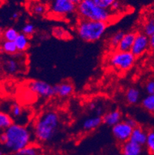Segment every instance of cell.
I'll return each instance as SVG.
<instances>
[{
    "instance_id": "74e56055",
    "label": "cell",
    "mask_w": 154,
    "mask_h": 155,
    "mask_svg": "<svg viewBox=\"0 0 154 155\" xmlns=\"http://www.w3.org/2000/svg\"><path fill=\"white\" fill-rule=\"evenodd\" d=\"M37 1H41V2H46V3H47V2H50L51 1H52V0H37Z\"/></svg>"
},
{
    "instance_id": "d6986e66",
    "label": "cell",
    "mask_w": 154,
    "mask_h": 155,
    "mask_svg": "<svg viewBox=\"0 0 154 155\" xmlns=\"http://www.w3.org/2000/svg\"><path fill=\"white\" fill-rule=\"evenodd\" d=\"M124 34H125V32L123 31L119 30L117 32H114L113 34L111 35V36L109 38L108 45L113 51L117 50V47H118L119 44L122 40Z\"/></svg>"
},
{
    "instance_id": "ac0fdd59",
    "label": "cell",
    "mask_w": 154,
    "mask_h": 155,
    "mask_svg": "<svg viewBox=\"0 0 154 155\" xmlns=\"http://www.w3.org/2000/svg\"><path fill=\"white\" fill-rule=\"evenodd\" d=\"M18 52H24L27 50L29 46V38L23 33H19L15 41Z\"/></svg>"
},
{
    "instance_id": "603a6c76",
    "label": "cell",
    "mask_w": 154,
    "mask_h": 155,
    "mask_svg": "<svg viewBox=\"0 0 154 155\" xmlns=\"http://www.w3.org/2000/svg\"><path fill=\"white\" fill-rule=\"evenodd\" d=\"M1 50L3 53L9 55H14L18 52L16 46L14 41H8L4 40L1 44Z\"/></svg>"
},
{
    "instance_id": "7bdbcfd3",
    "label": "cell",
    "mask_w": 154,
    "mask_h": 155,
    "mask_svg": "<svg viewBox=\"0 0 154 155\" xmlns=\"http://www.w3.org/2000/svg\"><path fill=\"white\" fill-rule=\"evenodd\" d=\"M114 155H120V154H114ZM121 155H122V154H121Z\"/></svg>"
},
{
    "instance_id": "d590c367",
    "label": "cell",
    "mask_w": 154,
    "mask_h": 155,
    "mask_svg": "<svg viewBox=\"0 0 154 155\" xmlns=\"http://www.w3.org/2000/svg\"><path fill=\"white\" fill-rule=\"evenodd\" d=\"M19 14L18 12H15L12 13V19H14V20H16V19H18V18H19Z\"/></svg>"
},
{
    "instance_id": "30bf717a",
    "label": "cell",
    "mask_w": 154,
    "mask_h": 155,
    "mask_svg": "<svg viewBox=\"0 0 154 155\" xmlns=\"http://www.w3.org/2000/svg\"><path fill=\"white\" fill-rule=\"evenodd\" d=\"M29 11L32 15L42 17L49 12V5L46 2L37 1V0H31L29 5Z\"/></svg>"
},
{
    "instance_id": "8d00e7d4",
    "label": "cell",
    "mask_w": 154,
    "mask_h": 155,
    "mask_svg": "<svg viewBox=\"0 0 154 155\" xmlns=\"http://www.w3.org/2000/svg\"><path fill=\"white\" fill-rule=\"evenodd\" d=\"M70 1L73 2L74 4H76V5H78V4L81 2L82 0H70Z\"/></svg>"
},
{
    "instance_id": "3957f363",
    "label": "cell",
    "mask_w": 154,
    "mask_h": 155,
    "mask_svg": "<svg viewBox=\"0 0 154 155\" xmlns=\"http://www.w3.org/2000/svg\"><path fill=\"white\" fill-rule=\"evenodd\" d=\"M76 13L80 19L100 21L107 23L111 22L114 16L110 9L102 8L93 0H82L77 5Z\"/></svg>"
},
{
    "instance_id": "52a82bcc",
    "label": "cell",
    "mask_w": 154,
    "mask_h": 155,
    "mask_svg": "<svg viewBox=\"0 0 154 155\" xmlns=\"http://www.w3.org/2000/svg\"><path fill=\"white\" fill-rule=\"evenodd\" d=\"M28 88L32 94L44 99H48L55 96L54 86L43 80H32L28 84Z\"/></svg>"
},
{
    "instance_id": "f1b7e54d",
    "label": "cell",
    "mask_w": 154,
    "mask_h": 155,
    "mask_svg": "<svg viewBox=\"0 0 154 155\" xmlns=\"http://www.w3.org/2000/svg\"><path fill=\"white\" fill-rule=\"evenodd\" d=\"M36 32V26L32 22H27L22 27V33L28 36H32Z\"/></svg>"
},
{
    "instance_id": "ffe728a7",
    "label": "cell",
    "mask_w": 154,
    "mask_h": 155,
    "mask_svg": "<svg viewBox=\"0 0 154 155\" xmlns=\"http://www.w3.org/2000/svg\"><path fill=\"white\" fill-rule=\"evenodd\" d=\"M4 69L5 71L8 74H15L19 72L20 69V64L19 61L15 59L10 58L7 60L4 63Z\"/></svg>"
},
{
    "instance_id": "7a4b0ae2",
    "label": "cell",
    "mask_w": 154,
    "mask_h": 155,
    "mask_svg": "<svg viewBox=\"0 0 154 155\" xmlns=\"http://www.w3.org/2000/svg\"><path fill=\"white\" fill-rule=\"evenodd\" d=\"M61 125L59 113L49 110L40 114L33 125V135L40 143H47L53 140Z\"/></svg>"
},
{
    "instance_id": "ba28073f",
    "label": "cell",
    "mask_w": 154,
    "mask_h": 155,
    "mask_svg": "<svg viewBox=\"0 0 154 155\" xmlns=\"http://www.w3.org/2000/svg\"><path fill=\"white\" fill-rule=\"evenodd\" d=\"M149 50V39L142 32H137L130 52L136 56L144 55Z\"/></svg>"
},
{
    "instance_id": "ee69618b",
    "label": "cell",
    "mask_w": 154,
    "mask_h": 155,
    "mask_svg": "<svg viewBox=\"0 0 154 155\" xmlns=\"http://www.w3.org/2000/svg\"><path fill=\"white\" fill-rule=\"evenodd\" d=\"M0 60H1V56H0Z\"/></svg>"
},
{
    "instance_id": "7c38bea8",
    "label": "cell",
    "mask_w": 154,
    "mask_h": 155,
    "mask_svg": "<svg viewBox=\"0 0 154 155\" xmlns=\"http://www.w3.org/2000/svg\"><path fill=\"white\" fill-rule=\"evenodd\" d=\"M122 118L123 115L120 111L119 110H113L104 114L103 117V122L107 126L113 127L122 121Z\"/></svg>"
},
{
    "instance_id": "277c9868",
    "label": "cell",
    "mask_w": 154,
    "mask_h": 155,
    "mask_svg": "<svg viewBox=\"0 0 154 155\" xmlns=\"http://www.w3.org/2000/svg\"><path fill=\"white\" fill-rule=\"evenodd\" d=\"M108 23L100 21L80 19L76 27V34L86 43H95L103 37Z\"/></svg>"
},
{
    "instance_id": "7402d4cb",
    "label": "cell",
    "mask_w": 154,
    "mask_h": 155,
    "mask_svg": "<svg viewBox=\"0 0 154 155\" xmlns=\"http://www.w3.org/2000/svg\"><path fill=\"white\" fill-rule=\"evenodd\" d=\"M143 107L150 114H154V94L147 95L141 101Z\"/></svg>"
},
{
    "instance_id": "4316f807",
    "label": "cell",
    "mask_w": 154,
    "mask_h": 155,
    "mask_svg": "<svg viewBox=\"0 0 154 155\" xmlns=\"http://www.w3.org/2000/svg\"><path fill=\"white\" fill-rule=\"evenodd\" d=\"M10 116L12 119H19L23 116V109L20 105L17 104H12L10 109Z\"/></svg>"
},
{
    "instance_id": "e0dca14e",
    "label": "cell",
    "mask_w": 154,
    "mask_h": 155,
    "mask_svg": "<svg viewBox=\"0 0 154 155\" xmlns=\"http://www.w3.org/2000/svg\"><path fill=\"white\" fill-rule=\"evenodd\" d=\"M126 101L130 105L137 104L141 99V93L138 88L135 87L127 89L125 94Z\"/></svg>"
},
{
    "instance_id": "e575fe53",
    "label": "cell",
    "mask_w": 154,
    "mask_h": 155,
    "mask_svg": "<svg viewBox=\"0 0 154 155\" xmlns=\"http://www.w3.org/2000/svg\"><path fill=\"white\" fill-rule=\"evenodd\" d=\"M149 50H152V52H154V34H152V36H149Z\"/></svg>"
},
{
    "instance_id": "9a60e30c",
    "label": "cell",
    "mask_w": 154,
    "mask_h": 155,
    "mask_svg": "<svg viewBox=\"0 0 154 155\" xmlns=\"http://www.w3.org/2000/svg\"><path fill=\"white\" fill-rule=\"evenodd\" d=\"M55 95L61 98H66L71 96L74 92V87L70 82H63L54 86Z\"/></svg>"
},
{
    "instance_id": "60d3db41",
    "label": "cell",
    "mask_w": 154,
    "mask_h": 155,
    "mask_svg": "<svg viewBox=\"0 0 154 155\" xmlns=\"http://www.w3.org/2000/svg\"><path fill=\"white\" fill-rule=\"evenodd\" d=\"M4 1H5V0H0V2H4Z\"/></svg>"
},
{
    "instance_id": "83f0119b",
    "label": "cell",
    "mask_w": 154,
    "mask_h": 155,
    "mask_svg": "<svg viewBox=\"0 0 154 155\" xmlns=\"http://www.w3.org/2000/svg\"><path fill=\"white\" fill-rule=\"evenodd\" d=\"M145 145H146L148 152L150 154L154 155V130H150L148 132L147 139H146Z\"/></svg>"
},
{
    "instance_id": "4fadbf2b",
    "label": "cell",
    "mask_w": 154,
    "mask_h": 155,
    "mask_svg": "<svg viewBox=\"0 0 154 155\" xmlns=\"http://www.w3.org/2000/svg\"><path fill=\"white\" fill-rule=\"evenodd\" d=\"M136 33L137 32L136 31H129V32H125L122 40L117 47V50L120 51H130Z\"/></svg>"
},
{
    "instance_id": "b9f144b4",
    "label": "cell",
    "mask_w": 154,
    "mask_h": 155,
    "mask_svg": "<svg viewBox=\"0 0 154 155\" xmlns=\"http://www.w3.org/2000/svg\"><path fill=\"white\" fill-rule=\"evenodd\" d=\"M0 155H2V153L1 151H0Z\"/></svg>"
},
{
    "instance_id": "9c48e42d",
    "label": "cell",
    "mask_w": 154,
    "mask_h": 155,
    "mask_svg": "<svg viewBox=\"0 0 154 155\" xmlns=\"http://www.w3.org/2000/svg\"><path fill=\"white\" fill-rule=\"evenodd\" d=\"M133 130V127L124 120L113 127L112 133L116 140L123 143L129 140Z\"/></svg>"
},
{
    "instance_id": "2e32d148",
    "label": "cell",
    "mask_w": 154,
    "mask_h": 155,
    "mask_svg": "<svg viewBox=\"0 0 154 155\" xmlns=\"http://www.w3.org/2000/svg\"><path fill=\"white\" fill-rule=\"evenodd\" d=\"M103 123V117L100 115H95L85 119L82 124V128L85 131H91L96 130Z\"/></svg>"
},
{
    "instance_id": "f35d334b",
    "label": "cell",
    "mask_w": 154,
    "mask_h": 155,
    "mask_svg": "<svg viewBox=\"0 0 154 155\" xmlns=\"http://www.w3.org/2000/svg\"><path fill=\"white\" fill-rule=\"evenodd\" d=\"M151 11H152V15H154V5H152V8H151Z\"/></svg>"
},
{
    "instance_id": "d6a6232c",
    "label": "cell",
    "mask_w": 154,
    "mask_h": 155,
    "mask_svg": "<svg viewBox=\"0 0 154 155\" xmlns=\"http://www.w3.org/2000/svg\"><path fill=\"white\" fill-rule=\"evenodd\" d=\"M53 35L56 36L57 38H63L65 37V35H66V31H65L63 28L59 27V28H55L54 30L53 31Z\"/></svg>"
},
{
    "instance_id": "5bb4252c",
    "label": "cell",
    "mask_w": 154,
    "mask_h": 155,
    "mask_svg": "<svg viewBox=\"0 0 154 155\" xmlns=\"http://www.w3.org/2000/svg\"><path fill=\"white\" fill-rule=\"evenodd\" d=\"M147 134L148 132L146 131V130H144L142 127L138 125L137 127H134L133 130V132L131 134V137L129 138V140L131 141L134 142V143L144 146V145L146 144Z\"/></svg>"
},
{
    "instance_id": "5b68a950",
    "label": "cell",
    "mask_w": 154,
    "mask_h": 155,
    "mask_svg": "<svg viewBox=\"0 0 154 155\" xmlns=\"http://www.w3.org/2000/svg\"><path fill=\"white\" fill-rule=\"evenodd\" d=\"M136 57L130 51L114 50L108 57V64L117 71L125 72L130 70L135 64Z\"/></svg>"
},
{
    "instance_id": "6da1fadb",
    "label": "cell",
    "mask_w": 154,
    "mask_h": 155,
    "mask_svg": "<svg viewBox=\"0 0 154 155\" xmlns=\"http://www.w3.org/2000/svg\"><path fill=\"white\" fill-rule=\"evenodd\" d=\"M32 133L26 126L12 124L0 134V143L11 153H18L31 144Z\"/></svg>"
},
{
    "instance_id": "1f68e13d",
    "label": "cell",
    "mask_w": 154,
    "mask_h": 155,
    "mask_svg": "<svg viewBox=\"0 0 154 155\" xmlns=\"http://www.w3.org/2000/svg\"><path fill=\"white\" fill-rule=\"evenodd\" d=\"M110 10L113 12V14L115 15L117 12H120L121 10H123V4L121 3L120 0H117L116 2H115L113 4V5L111 6Z\"/></svg>"
},
{
    "instance_id": "d4e9b609",
    "label": "cell",
    "mask_w": 154,
    "mask_h": 155,
    "mask_svg": "<svg viewBox=\"0 0 154 155\" xmlns=\"http://www.w3.org/2000/svg\"><path fill=\"white\" fill-rule=\"evenodd\" d=\"M19 34V32L12 27L8 28L2 32V36H3L4 40H8V41H15Z\"/></svg>"
},
{
    "instance_id": "4dcf8cb0",
    "label": "cell",
    "mask_w": 154,
    "mask_h": 155,
    "mask_svg": "<svg viewBox=\"0 0 154 155\" xmlns=\"http://www.w3.org/2000/svg\"><path fill=\"white\" fill-rule=\"evenodd\" d=\"M144 87H145V91L147 95L154 94V78H150L146 80Z\"/></svg>"
},
{
    "instance_id": "484cf974",
    "label": "cell",
    "mask_w": 154,
    "mask_h": 155,
    "mask_svg": "<svg viewBox=\"0 0 154 155\" xmlns=\"http://www.w3.org/2000/svg\"><path fill=\"white\" fill-rule=\"evenodd\" d=\"M40 153V150L38 147L34 145H29L17 153L19 155H39Z\"/></svg>"
},
{
    "instance_id": "8fae6325",
    "label": "cell",
    "mask_w": 154,
    "mask_h": 155,
    "mask_svg": "<svg viewBox=\"0 0 154 155\" xmlns=\"http://www.w3.org/2000/svg\"><path fill=\"white\" fill-rule=\"evenodd\" d=\"M142 145L136 143L130 140L124 142L121 145V154L122 155H142L143 148Z\"/></svg>"
},
{
    "instance_id": "44dd1931",
    "label": "cell",
    "mask_w": 154,
    "mask_h": 155,
    "mask_svg": "<svg viewBox=\"0 0 154 155\" xmlns=\"http://www.w3.org/2000/svg\"><path fill=\"white\" fill-rule=\"evenodd\" d=\"M142 32L148 37L154 34V15L148 16L142 25Z\"/></svg>"
},
{
    "instance_id": "ab89813d",
    "label": "cell",
    "mask_w": 154,
    "mask_h": 155,
    "mask_svg": "<svg viewBox=\"0 0 154 155\" xmlns=\"http://www.w3.org/2000/svg\"><path fill=\"white\" fill-rule=\"evenodd\" d=\"M2 34V28L0 27V36Z\"/></svg>"
},
{
    "instance_id": "f546056e",
    "label": "cell",
    "mask_w": 154,
    "mask_h": 155,
    "mask_svg": "<svg viewBox=\"0 0 154 155\" xmlns=\"http://www.w3.org/2000/svg\"><path fill=\"white\" fill-rule=\"evenodd\" d=\"M98 5H100L102 8H104V9H110L111 8V6L113 5V4L115 2H116L117 0H93Z\"/></svg>"
},
{
    "instance_id": "836d02e7",
    "label": "cell",
    "mask_w": 154,
    "mask_h": 155,
    "mask_svg": "<svg viewBox=\"0 0 154 155\" xmlns=\"http://www.w3.org/2000/svg\"><path fill=\"white\" fill-rule=\"evenodd\" d=\"M125 120L126 121L127 123L129 124L130 125V126H132L133 128L136 127L138 126L137 122H136V120L134 119V118H133V117H127V118H126Z\"/></svg>"
},
{
    "instance_id": "cb8c5ba5",
    "label": "cell",
    "mask_w": 154,
    "mask_h": 155,
    "mask_svg": "<svg viewBox=\"0 0 154 155\" xmlns=\"http://www.w3.org/2000/svg\"><path fill=\"white\" fill-rule=\"evenodd\" d=\"M12 124V117L6 113L0 111V130H5Z\"/></svg>"
},
{
    "instance_id": "8992f818",
    "label": "cell",
    "mask_w": 154,
    "mask_h": 155,
    "mask_svg": "<svg viewBox=\"0 0 154 155\" xmlns=\"http://www.w3.org/2000/svg\"><path fill=\"white\" fill-rule=\"evenodd\" d=\"M77 5L70 0H52L49 5V13L57 18H66L76 12Z\"/></svg>"
}]
</instances>
